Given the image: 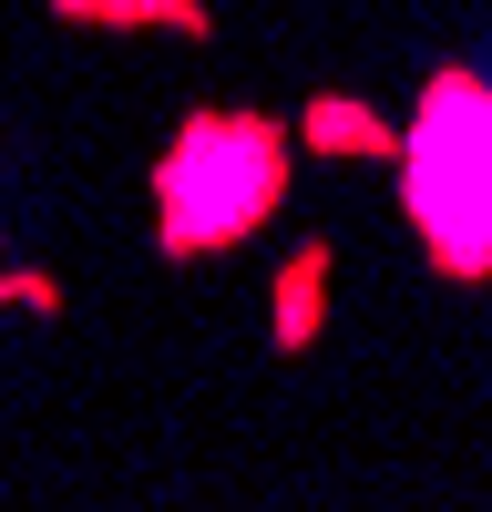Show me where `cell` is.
<instances>
[{"label":"cell","instance_id":"obj_2","mask_svg":"<svg viewBox=\"0 0 492 512\" xmlns=\"http://www.w3.org/2000/svg\"><path fill=\"white\" fill-rule=\"evenodd\" d=\"M267 185H277V144L246 134V123H205V134L185 144V164H175V185H164L175 236H195V246L205 236H236L267 205Z\"/></svg>","mask_w":492,"mask_h":512},{"label":"cell","instance_id":"obj_1","mask_svg":"<svg viewBox=\"0 0 492 512\" xmlns=\"http://www.w3.org/2000/svg\"><path fill=\"white\" fill-rule=\"evenodd\" d=\"M410 216L441 236L451 267L492 256V103L482 93H441L421 144H410Z\"/></svg>","mask_w":492,"mask_h":512}]
</instances>
